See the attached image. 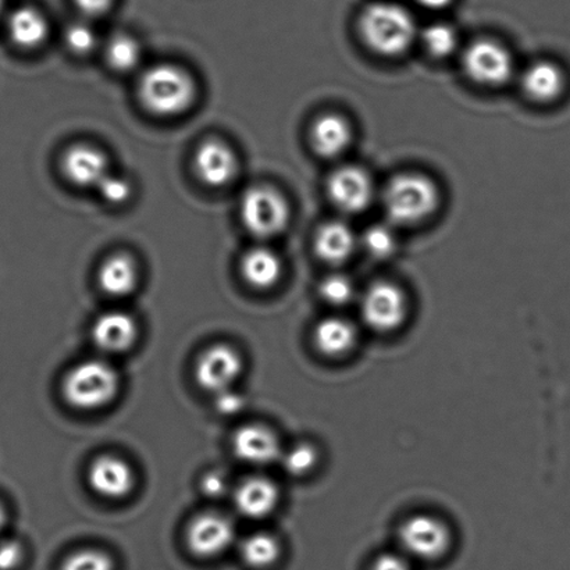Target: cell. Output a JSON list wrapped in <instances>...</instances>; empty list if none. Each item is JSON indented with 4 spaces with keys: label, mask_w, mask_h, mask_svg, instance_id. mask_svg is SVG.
Returning <instances> with one entry per match:
<instances>
[{
    "label": "cell",
    "mask_w": 570,
    "mask_h": 570,
    "mask_svg": "<svg viewBox=\"0 0 570 570\" xmlns=\"http://www.w3.org/2000/svg\"><path fill=\"white\" fill-rule=\"evenodd\" d=\"M359 35L372 52L385 57L404 55L418 36L417 21L401 4L375 2L359 15Z\"/></svg>",
    "instance_id": "cell-1"
},
{
    "label": "cell",
    "mask_w": 570,
    "mask_h": 570,
    "mask_svg": "<svg viewBox=\"0 0 570 570\" xmlns=\"http://www.w3.org/2000/svg\"><path fill=\"white\" fill-rule=\"evenodd\" d=\"M440 194L429 178L418 173L398 174L383 191V206L392 225H419L433 215Z\"/></svg>",
    "instance_id": "cell-2"
},
{
    "label": "cell",
    "mask_w": 570,
    "mask_h": 570,
    "mask_svg": "<svg viewBox=\"0 0 570 570\" xmlns=\"http://www.w3.org/2000/svg\"><path fill=\"white\" fill-rule=\"evenodd\" d=\"M196 88L190 74L178 66L149 68L140 82V98L153 115L170 117L184 114L195 99Z\"/></svg>",
    "instance_id": "cell-3"
},
{
    "label": "cell",
    "mask_w": 570,
    "mask_h": 570,
    "mask_svg": "<svg viewBox=\"0 0 570 570\" xmlns=\"http://www.w3.org/2000/svg\"><path fill=\"white\" fill-rule=\"evenodd\" d=\"M119 390V373L104 361H85L74 366L62 383L66 402L79 410L108 407Z\"/></svg>",
    "instance_id": "cell-4"
},
{
    "label": "cell",
    "mask_w": 570,
    "mask_h": 570,
    "mask_svg": "<svg viewBox=\"0 0 570 570\" xmlns=\"http://www.w3.org/2000/svg\"><path fill=\"white\" fill-rule=\"evenodd\" d=\"M241 218L255 237L271 238L289 226L290 206L279 191L265 185L252 186L243 196Z\"/></svg>",
    "instance_id": "cell-5"
},
{
    "label": "cell",
    "mask_w": 570,
    "mask_h": 570,
    "mask_svg": "<svg viewBox=\"0 0 570 570\" xmlns=\"http://www.w3.org/2000/svg\"><path fill=\"white\" fill-rule=\"evenodd\" d=\"M361 316L373 332H396L408 316L407 295L392 282H373L362 294Z\"/></svg>",
    "instance_id": "cell-6"
},
{
    "label": "cell",
    "mask_w": 570,
    "mask_h": 570,
    "mask_svg": "<svg viewBox=\"0 0 570 570\" xmlns=\"http://www.w3.org/2000/svg\"><path fill=\"white\" fill-rule=\"evenodd\" d=\"M462 66L466 76L483 87H501L514 73L513 56L493 40L472 42L463 52Z\"/></svg>",
    "instance_id": "cell-7"
},
{
    "label": "cell",
    "mask_w": 570,
    "mask_h": 570,
    "mask_svg": "<svg viewBox=\"0 0 570 570\" xmlns=\"http://www.w3.org/2000/svg\"><path fill=\"white\" fill-rule=\"evenodd\" d=\"M398 540L405 552L422 561L439 559L451 546L449 526L435 516L413 515L399 526Z\"/></svg>",
    "instance_id": "cell-8"
},
{
    "label": "cell",
    "mask_w": 570,
    "mask_h": 570,
    "mask_svg": "<svg viewBox=\"0 0 570 570\" xmlns=\"http://www.w3.org/2000/svg\"><path fill=\"white\" fill-rule=\"evenodd\" d=\"M327 194L338 211L346 215H356L372 205L375 200V185L366 170L346 164L330 175Z\"/></svg>",
    "instance_id": "cell-9"
},
{
    "label": "cell",
    "mask_w": 570,
    "mask_h": 570,
    "mask_svg": "<svg viewBox=\"0 0 570 570\" xmlns=\"http://www.w3.org/2000/svg\"><path fill=\"white\" fill-rule=\"evenodd\" d=\"M244 370L241 355L232 346L217 344L207 348L195 365V380L207 392L230 390Z\"/></svg>",
    "instance_id": "cell-10"
},
{
    "label": "cell",
    "mask_w": 570,
    "mask_h": 570,
    "mask_svg": "<svg viewBox=\"0 0 570 570\" xmlns=\"http://www.w3.org/2000/svg\"><path fill=\"white\" fill-rule=\"evenodd\" d=\"M236 538V529L226 516L215 513L196 516L186 530V545L196 557L215 558L226 552Z\"/></svg>",
    "instance_id": "cell-11"
},
{
    "label": "cell",
    "mask_w": 570,
    "mask_h": 570,
    "mask_svg": "<svg viewBox=\"0 0 570 570\" xmlns=\"http://www.w3.org/2000/svg\"><path fill=\"white\" fill-rule=\"evenodd\" d=\"M88 484L105 498L127 497L136 486V474L125 460L114 455L98 456L88 471Z\"/></svg>",
    "instance_id": "cell-12"
},
{
    "label": "cell",
    "mask_w": 570,
    "mask_h": 570,
    "mask_svg": "<svg viewBox=\"0 0 570 570\" xmlns=\"http://www.w3.org/2000/svg\"><path fill=\"white\" fill-rule=\"evenodd\" d=\"M194 164L198 178L215 189L230 184L238 172L236 153L217 140L206 141L196 149Z\"/></svg>",
    "instance_id": "cell-13"
},
{
    "label": "cell",
    "mask_w": 570,
    "mask_h": 570,
    "mask_svg": "<svg viewBox=\"0 0 570 570\" xmlns=\"http://www.w3.org/2000/svg\"><path fill=\"white\" fill-rule=\"evenodd\" d=\"M233 451L239 461L250 465H269L281 458L277 435L262 424H247L233 437Z\"/></svg>",
    "instance_id": "cell-14"
},
{
    "label": "cell",
    "mask_w": 570,
    "mask_h": 570,
    "mask_svg": "<svg viewBox=\"0 0 570 570\" xmlns=\"http://www.w3.org/2000/svg\"><path fill=\"white\" fill-rule=\"evenodd\" d=\"M108 168L105 154L98 148L85 143L72 147L62 159L63 173L72 184L82 189H97L109 174Z\"/></svg>",
    "instance_id": "cell-15"
},
{
    "label": "cell",
    "mask_w": 570,
    "mask_h": 570,
    "mask_svg": "<svg viewBox=\"0 0 570 570\" xmlns=\"http://www.w3.org/2000/svg\"><path fill=\"white\" fill-rule=\"evenodd\" d=\"M90 334L98 349L106 354H122L136 344L138 327L129 313L114 311L99 316Z\"/></svg>",
    "instance_id": "cell-16"
},
{
    "label": "cell",
    "mask_w": 570,
    "mask_h": 570,
    "mask_svg": "<svg viewBox=\"0 0 570 570\" xmlns=\"http://www.w3.org/2000/svg\"><path fill=\"white\" fill-rule=\"evenodd\" d=\"M280 493L276 484L266 477H250L239 484L234 494L239 514L249 519H264L279 505Z\"/></svg>",
    "instance_id": "cell-17"
},
{
    "label": "cell",
    "mask_w": 570,
    "mask_h": 570,
    "mask_svg": "<svg viewBox=\"0 0 570 570\" xmlns=\"http://www.w3.org/2000/svg\"><path fill=\"white\" fill-rule=\"evenodd\" d=\"M356 341V327L345 318H324L313 330L314 348L327 358L337 359L348 355L355 348Z\"/></svg>",
    "instance_id": "cell-18"
},
{
    "label": "cell",
    "mask_w": 570,
    "mask_h": 570,
    "mask_svg": "<svg viewBox=\"0 0 570 570\" xmlns=\"http://www.w3.org/2000/svg\"><path fill=\"white\" fill-rule=\"evenodd\" d=\"M520 83L526 97L533 103L551 104L561 98L567 87V77L556 63L541 61L527 68Z\"/></svg>",
    "instance_id": "cell-19"
},
{
    "label": "cell",
    "mask_w": 570,
    "mask_h": 570,
    "mask_svg": "<svg viewBox=\"0 0 570 570\" xmlns=\"http://www.w3.org/2000/svg\"><path fill=\"white\" fill-rule=\"evenodd\" d=\"M353 141V130L348 121L338 115H324L313 122L311 143L319 157L338 158Z\"/></svg>",
    "instance_id": "cell-20"
},
{
    "label": "cell",
    "mask_w": 570,
    "mask_h": 570,
    "mask_svg": "<svg viewBox=\"0 0 570 570\" xmlns=\"http://www.w3.org/2000/svg\"><path fill=\"white\" fill-rule=\"evenodd\" d=\"M355 247V233L344 222L324 223L314 236V252L323 262L330 265L346 262L353 255Z\"/></svg>",
    "instance_id": "cell-21"
},
{
    "label": "cell",
    "mask_w": 570,
    "mask_h": 570,
    "mask_svg": "<svg viewBox=\"0 0 570 570\" xmlns=\"http://www.w3.org/2000/svg\"><path fill=\"white\" fill-rule=\"evenodd\" d=\"M241 273L254 289L269 290L279 282L282 273L279 255L269 248H252L244 255Z\"/></svg>",
    "instance_id": "cell-22"
},
{
    "label": "cell",
    "mask_w": 570,
    "mask_h": 570,
    "mask_svg": "<svg viewBox=\"0 0 570 570\" xmlns=\"http://www.w3.org/2000/svg\"><path fill=\"white\" fill-rule=\"evenodd\" d=\"M100 289L110 297L130 295L138 282V268L129 255H114L99 270Z\"/></svg>",
    "instance_id": "cell-23"
},
{
    "label": "cell",
    "mask_w": 570,
    "mask_h": 570,
    "mask_svg": "<svg viewBox=\"0 0 570 570\" xmlns=\"http://www.w3.org/2000/svg\"><path fill=\"white\" fill-rule=\"evenodd\" d=\"M8 26L10 39L15 45L25 47V50L40 46L50 33L44 15L39 10L31 8L15 10Z\"/></svg>",
    "instance_id": "cell-24"
},
{
    "label": "cell",
    "mask_w": 570,
    "mask_h": 570,
    "mask_svg": "<svg viewBox=\"0 0 570 570\" xmlns=\"http://www.w3.org/2000/svg\"><path fill=\"white\" fill-rule=\"evenodd\" d=\"M244 562L254 569H268L279 561L281 546L270 533H255L239 548Z\"/></svg>",
    "instance_id": "cell-25"
},
{
    "label": "cell",
    "mask_w": 570,
    "mask_h": 570,
    "mask_svg": "<svg viewBox=\"0 0 570 570\" xmlns=\"http://www.w3.org/2000/svg\"><path fill=\"white\" fill-rule=\"evenodd\" d=\"M106 61L116 72H132L141 62L140 44L129 35H117L106 46Z\"/></svg>",
    "instance_id": "cell-26"
},
{
    "label": "cell",
    "mask_w": 570,
    "mask_h": 570,
    "mask_svg": "<svg viewBox=\"0 0 570 570\" xmlns=\"http://www.w3.org/2000/svg\"><path fill=\"white\" fill-rule=\"evenodd\" d=\"M426 51L437 58L449 57L458 46V34L450 24L434 23L420 34Z\"/></svg>",
    "instance_id": "cell-27"
},
{
    "label": "cell",
    "mask_w": 570,
    "mask_h": 570,
    "mask_svg": "<svg viewBox=\"0 0 570 570\" xmlns=\"http://www.w3.org/2000/svg\"><path fill=\"white\" fill-rule=\"evenodd\" d=\"M280 460L287 473L300 477L305 476L316 467L319 452L316 447L308 444V442H301V444H297L281 454Z\"/></svg>",
    "instance_id": "cell-28"
},
{
    "label": "cell",
    "mask_w": 570,
    "mask_h": 570,
    "mask_svg": "<svg viewBox=\"0 0 570 570\" xmlns=\"http://www.w3.org/2000/svg\"><path fill=\"white\" fill-rule=\"evenodd\" d=\"M362 245L369 257L375 259H387L392 257L397 249L396 234L385 225H376L367 228L362 237Z\"/></svg>",
    "instance_id": "cell-29"
},
{
    "label": "cell",
    "mask_w": 570,
    "mask_h": 570,
    "mask_svg": "<svg viewBox=\"0 0 570 570\" xmlns=\"http://www.w3.org/2000/svg\"><path fill=\"white\" fill-rule=\"evenodd\" d=\"M322 300L332 306H345L355 298L353 280L344 275L327 276L319 287Z\"/></svg>",
    "instance_id": "cell-30"
},
{
    "label": "cell",
    "mask_w": 570,
    "mask_h": 570,
    "mask_svg": "<svg viewBox=\"0 0 570 570\" xmlns=\"http://www.w3.org/2000/svg\"><path fill=\"white\" fill-rule=\"evenodd\" d=\"M114 559L97 550L74 552L63 563L62 570H114Z\"/></svg>",
    "instance_id": "cell-31"
},
{
    "label": "cell",
    "mask_w": 570,
    "mask_h": 570,
    "mask_svg": "<svg viewBox=\"0 0 570 570\" xmlns=\"http://www.w3.org/2000/svg\"><path fill=\"white\" fill-rule=\"evenodd\" d=\"M100 196L109 204H125L132 193L130 181L121 175L108 174L97 186Z\"/></svg>",
    "instance_id": "cell-32"
},
{
    "label": "cell",
    "mask_w": 570,
    "mask_h": 570,
    "mask_svg": "<svg viewBox=\"0 0 570 570\" xmlns=\"http://www.w3.org/2000/svg\"><path fill=\"white\" fill-rule=\"evenodd\" d=\"M66 44L77 55H87L97 47V34L87 24H73L66 31Z\"/></svg>",
    "instance_id": "cell-33"
},
{
    "label": "cell",
    "mask_w": 570,
    "mask_h": 570,
    "mask_svg": "<svg viewBox=\"0 0 570 570\" xmlns=\"http://www.w3.org/2000/svg\"><path fill=\"white\" fill-rule=\"evenodd\" d=\"M23 561V547L18 541L0 542V570H14Z\"/></svg>",
    "instance_id": "cell-34"
},
{
    "label": "cell",
    "mask_w": 570,
    "mask_h": 570,
    "mask_svg": "<svg viewBox=\"0 0 570 570\" xmlns=\"http://www.w3.org/2000/svg\"><path fill=\"white\" fill-rule=\"evenodd\" d=\"M227 481L223 474L217 472L207 473L201 482L202 493L209 498H218L227 493Z\"/></svg>",
    "instance_id": "cell-35"
},
{
    "label": "cell",
    "mask_w": 570,
    "mask_h": 570,
    "mask_svg": "<svg viewBox=\"0 0 570 570\" xmlns=\"http://www.w3.org/2000/svg\"><path fill=\"white\" fill-rule=\"evenodd\" d=\"M216 408L222 415H237L244 408V399L232 390L217 394Z\"/></svg>",
    "instance_id": "cell-36"
},
{
    "label": "cell",
    "mask_w": 570,
    "mask_h": 570,
    "mask_svg": "<svg viewBox=\"0 0 570 570\" xmlns=\"http://www.w3.org/2000/svg\"><path fill=\"white\" fill-rule=\"evenodd\" d=\"M370 570H412L410 564L402 556L398 553H381L372 563Z\"/></svg>",
    "instance_id": "cell-37"
},
{
    "label": "cell",
    "mask_w": 570,
    "mask_h": 570,
    "mask_svg": "<svg viewBox=\"0 0 570 570\" xmlns=\"http://www.w3.org/2000/svg\"><path fill=\"white\" fill-rule=\"evenodd\" d=\"M76 7L88 18H99L109 12L114 0H74Z\"/></svg>",
    "instance_id": "cell-38"
},
{
    "label": "cell",
    "mask_w": 570,
    "mask_h": 570,
    "mask_svg": "<svg viewBox=\"0 0 570 570\" xmlns=\"http://www.w3.org/2000/svg\"><path fill=\"white\" fill-rule=\"evenodd\" d=\"M454 0H418L420 7L429 10H442L449 8Z\"/></svg>",
    "instance_id": "cell-39"
},
{
    "label": "cell",
    "mask_w": 570,
    "mask_h": 570,
    "mask_svg": "<svg viewBox=\"0 0 570 570\" xmlns=\"http://www.w3.org/2000/svg\"><path fill=\"white\" fill-rule=\"evenodd\" d=\"M4 524H7V513H4L3 506L0 505V530L3 529Z\"/></svg>",
    "instance_id": "cell-40"
},
{
    "label": "cell",
    "mask_w": 570,
    "mask_h": 570,
    "mask_svg": "<svg viewBox=\"0 0 570 570\" xmlns=\"http://www.w3.org/2000/svg\"><path fill=\"white\" fill-rule=\"evenodd\" d=\"M4 0H0V14L3 12Z\"/></svg>",
    "instance_id": "cell-41"
}]
</instances>
